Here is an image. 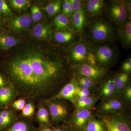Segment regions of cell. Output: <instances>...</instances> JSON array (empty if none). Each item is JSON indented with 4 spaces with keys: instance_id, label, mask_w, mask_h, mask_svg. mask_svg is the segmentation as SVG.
Segmentation results:
<instances>
[{
    "instance_id": "12",
    "label": "cell",
    "mask_w": 131,
    "mask_h": 131,
    "mask_svg": "<svg viewBox=\"0 0 131 131\" xmlns=\"http://www.w3.org/2000/svg\"><path fill=\"white\" fill-rule=\"evenodd\" d=\"M18 95L12 84H7L0 88V110L7 108Z\"/></svg>"
},
{
    "instance_id": "3",
    "label": "cell",
    "mask_w": 131,
    "mask_h": 131,
    "mask_svg": "<svg viewBox=\"0 0 131 131\" xmlns=\"http://www.w3.org/2000/svg\"><path fill=\"white\" fill-rule=\"evenodd\" d=\"M49 111L51 126L65 124L74 110V105L68 101L60 99H48L43 102Z\"/></svg>"
},
{
    "instance_id": "39",
    "label": "cell",
    "mask_w": 131,
    "mask_h": 131,
    "mask_svg": "<svg viewBox=\"0 0 131 131\" xmlns=\"http://www.w3.org/2000/svg\"><path fill=\"white\" fill-rule=\"evenodd\" d=\"M37 131H53L51 126L47 125H39L38 128H37Z\"/></svg>"
},
{
    "instance_id": "8",
    "label": "cell",
    "mask_w": 131,
    "mask_h": 131,
    "mask_svg": "<svg viewBox=\"0 0 131 131\" xmlns=\"http://www.w3.org/2000/svg\"><path fill=\"white\" fill-rule=\"evenodd\" d=\"M106 14L109 20L117 25H121L128 20L129 15L124 2L110 1L107 7Z\"/></svg>"
},
{
    "instance_id": "21",
    "label": "cell",
    "mask_w": 131,
    "mask_h": 131,
    "mask_svg": "<svg viewBox=\"0 0 131 131\" xmlns=\"http://www.w3.org/2000/svg\"><path fill=\"white\" fill-rule=\"evenodd\" d=\"M52 32L53 31L50 26L43 23L36 25L32 30L34 36L40 39H46L50 38Z\"/></svg>"
},
{
    "instance_id": "31",
    "label": "cell",
    "mask_w": 131,
    "mask_h": 131,
    "mask_svg": "<svg viewBox=\"0 0 131 131\" xmlns=\"http://www.w3.org/2000/svg\"><path fill=\"white\" fill-rule=\"evenodd\" d=\"M35 106L31 101L26 104L22 110L21 115L25 117H30L32 116L35 112Z\"/></svg>"
},
{
    "instance_id": "2",
    "label": "cell",
    "mask_w": 131,
    "mask_h": 131,
    "mask_svg": "<svg viewBox=\"0 0 131 131\" xmlns=\"http://www.w3.org/2000/svg\"><path fill=\"white\" fill-rule=\"evenodd\" d=\"M114 24L102 18L88 22L84 31L87 38L86 40L92 44L113 42L117 39L118 28Z\"/></svg>"
},
{
    "instance_id": "43",
    "label": "cell",
    "mask_w": 131,
    "mask_h": 131,
    "mask_svg": "<svg viewBox=\"0 0 131 131\" xmlns=\"http://www.w3.org/2000/svg\"><path fill=\"white\" fill-rule=\"evenodd\" d=\"M51 127L53 131H64L60 125L51 126Z\"/></svg>"
},
{
    "instance_id": "16",
    "label": "cell",
    "mask_w": 131,
    "mask_h": 131,
    "mask_svg": "<svg viewBox=\"0 0 131 131\" xmlns=\"http://www.w3.org/2000/svg\"><path fill=\"white\" fill-rule=\"evenodd\" d=\"M31 22V18L30 15H23L11 20L9 21V28L15 32H20L29 27Z\"/></svg>"
},
{
    "instance_id": "34",
    "label": "cell",
    "mask_w": 131,
    "mask_h": 131,
    "mask_svg": "<svg viewBox=\"0 0 131 131\" xmlns=\"http://www.w3.org/2000/svg\"><path fill=\"white\" fill-rule=\"evenodd\" d=\"M0 14L5 17L12 14V10L5 0H0Z\"/></svg>"
},
{
    "instance_id": "24",
    "label": "cell",
    "mask_w": 131,
    "mask_h": 131,
    "mask_svg": "<svg viewBox=\"0 0 131 131\" xmlns=\"http://www.w3.org/2000/svg\"><path fill=\"white\" fill-rule=\"evenodd\" d=\"M31 122L26 120L17 121L5 131H36Z\"/></svg>"
},
{
    "instance_id": "10",
    "label": "cell",
    "mask_w": 131,
    "mask_h": 131,
    "mask_svg": "<svg viewBox=\"0 0 131 131\" xmlns=\"http://www.w3.org/2000/svg\"><path fill=\"white\" fill-rule=\"evenodd\" d=\"M94 116L91 110L75 109L68 122L64 124L71 127L82 130L89 121Z\"/></svg>"
},
{
    "instance_id": "26",
    "label": "cell",
    "mask_w": 131,
    "mask_h": 131,
    "mask_svg": "<svg viewBox=\"0 0 131 131\" xmlns=\"http://www.w3.org/2000/svg\"><path fill=\"white\" fill-rule=\"evenodd\" d=\"M18 43L13 37L4 34H0V48L7 50L16 45Z\"/></svg>"
},
{
    "instance_id": "22",
    "label": "cell",
    "mask_w": 131,
    "mask_h": 131,
    "mask_svg": "<svg viewBox=\"0 0 131 131\" xmlns=\"http://www.w3.org/2000/svg\"><path fill=\"white\" fill-rule=\"evenodd\" d=\"M100 99L98 95H94L84 99H77L75 105V109L91 110Z\"/></svg>"
},
{
    "instance_id": "25",
    "label": "cell",
    "mask_w": 131,
    "mask_h": 131,
    "mask_svg": "<svg viewBox=\"0 0 131 131\" xmlns=\"http://www.w3.org/2000/svg\"><path fill=\"white\" fill-rule=\"evenodd\" d=\"M36 120L39 125H47L51 126L49 111L43 103H40L38 107L36 114Z\"/></svg>"
},
{
    "instance_id": "11",
    "label": "cell",
    "mask_w": 131,
    "mask_h": 131,
    "mask_svg": "<svg viewBox=\"0 0 131 131\" xmlns=\"http://www.w3.org/2000/svg\"><path fill=\"white\" fill-rule=\"evenodd\" d=\"M126 105L119 98H113L102 101L97 110L99 115L125 113Z\"/></svg>"
},
{
    "instance_id": "23",
    "label": "cell",
    "mask_w": 131,
    "mask_h": 131,
    "mask_svg": "<svg viewBox=\"0 0 131 131\" xmlns=\"http://www.w3.org/2000/svg\"><path fill=\"white\" fill-rule=\"evenodd\" d=\"M83 131H107L105 124L100 119L93 116L89 121L82 130Z\"/></svg>"
},
{
    "instance_id": "15",
    "label": "cell",
    "mask_w": 131,
    "mask_h": 131,
    "mask_svg": "<svg viewBox=\"0 0 131 131\" xmlns=\"http://www.w3.org/2000/svg\"><path fill=\"white\" fill-rule=\"evenodd\" d=\"M18 121L14 111L11 108L0 110V131H5Z\"/></svg>"
},
{
    "instance_id": "35",
    "label": "cell",
    "mask_w": 131,
    "mask_h": 131,
    "mask_svg": "<svg viewBox=\"0 0 131 131\" xmlns=\"http://www.w3.org/2000/svg\"><path fill=\"white\" fill-rule=\"evenodd\" d=\"M76 94L77 99H84L88 96L94 95L88 90L81 88L79 86L77 89Z\"/></svg>"
},
{
    "instance_id": "33",
    "label": "cell",
    "mask_w": 131,
    "mask_h": 131,
    "mask_svg": "<svg viewBox=\"0 0 131 131\" xmlns=\"http://www.w3.org/2000/svg\"><path fill=\"white\" fill-rule=\"evenodd\" d=\"M31 15L32 20L34 22L39 21L43 17V14L40 8L37 6L32 7L31 8Z\"/></svg>"
},
{
    "instance_id": "18",
    "label": "cell",
    "mask_w": 131,
    "mask_h": 131,
    "mask_svg": "<svg viewBox=\"0 0 131 131\" xmlns=\"http://www.w3.org/2000/svg\"><path fill=\"white\" fill-rule=\"evenodd\" d=\"M54 38L57 42L62 43H70L71 45L80 40V35L76 31L68 30L57 31L54 34Z\"/></svg>"
},
{
    "instance_id": "38",
    "label": "cell",
    "mask_w": 131,
    "mask_h": 131,
    "mask_svg": "<svg viewBox=\"0 0 131 131\" xmlns=\"http://www.w3.org/2000/svg\"><path fill=\"white\" fill-rule=\"evenodd\" d=\"M69 1L72 7L73 14L79 11L82 7L81 1H80V0H69Z\"/></svg>"
},
{
    "instance_id": "42",
    "label": "cell",
    "mask_w": 131,
    "mask_h": 131,
    "mask_svg": "<svg viewBox=\"0 0 131 131\" xmlns=\"http://www.w3.org/2000/svg\"><path fill=\"white\" fill-rule=\"evenodd\" d=\"M124 5L126 8L129 15L131 14V1H126L124 2Z\"/></svg>"
},
{
    "instance_id": "45",
    "label": "cell",
    "mask_w": 131,
    "mask_h": 131,
    "mask_svg": "<svg viewBox=\"0 0 131 131\" xmlns=\"http://www.w3.org/2000/svg\"><path fill=\"white\" fill-rule=\"evenodd\" d=\"M2 21L1 19H0V29L2 27Z\"/></svg>"
},
{
    "instance_id": "14",
    "label": "cell",
    "mask_w": 131,
    "mask_h": 131,
    "mask_svg": "<svg viewBox=\"0 0 131 131\" xmlns=\"http://www.w3.org/2000/svg\"><path fill=\"white\" fill-rule=\"evenodd\" d=\"M115 89L114 75L111 76L103 82L99 89L97 95L102 101L114 98Z\"/></svg>"
},
{
    "instance_id": "41",
    "label": "cell",
    "mask_w": 131,
    "mask_h": 131,
    "mask_svg": "<svg viewBox=\"0 0 131 131\" xmlns=\"http://www.w3.org/2000/svg\"><path fill=\"white\" fill-rule=\"evenodd\" d=\"M69 0H65L63 4L62 14L66 16L68 10Z\"/></svg>"
},
{
    "instance_id": "17",
    "label": "cell",
    "mask_w": 131,
    "mask_h": 131,
    "mask_svg": "<svg viewBox=\"0 0 131 131\" xmlns=\"http://www.w3.org/2000/svg\"><path fill=\"white\" fill-rule=\"evenodd\" d=\"M71 16L73 27L80 35L84 31L88 23L84 7H82L80 10L73 13Z\"/></svg>"
},
{
    "instance_id": "29",
    "label": "cell",
    "mask_w": 131,
    "mask_h": 131,
    "mask_svg": "<svg viewBox=\"0 0 131 131\" xmlns=\"http://www.w3.org/2000/svg\"><path fill=\"white\" fill-rule=\"evenodd\" d=\"M61 5L62 1H55L46 7L45 9L49 16H54L61 12Z\"/></svg>"
},
{
    "instance_id": "7",
    "label": "cell",
    "mask_w": 131,
    "mask_h": 131,
    "mask_svg": "<svg viewBox=\"0 0 131 131\" xmlns=\"http://www.w3.org/2000/svg\"><path fill=\"white\" fill-rule=\"evenodd\" d=\"M107 131H131L130 121L125 113L99 115Z\"/></svg>"
},
{
    "instance_id": "37",
    "label": "cell",
    "mask_w": 131,
    "mask_h": 131,
    "mask_svg": "<svg viewBox=\"0 0 131 131\" xmlns=\"http://www.w3.org/2000/svg\"><path fill=\"white\" fill-rule=\"evenodd\" d=\"M121 72L130 73L131 71V58L130 57L122 63Z\"/></svg>"
},
{
    "instance_id": "44",
    "label": "cell",
    "mask_w": 131,
    "mask_h": 131,
    "mask_svg": "<svg viewBox=\"0 0 131 131\" xmlns=\"http://www.w3.org/2000/svg\"><path fill=\"white\" fill-rule=\"evenodd\" d=\"M7 84V83H6L4 78L0 73V88L4 86Z\"/></svg>"
},
{
    "instance_id": "40",
    "label": "cell",
    "mask_w": 131,
    "mask_h": 131,
    "mask_svg": "<svg viewBox=\"0 0 131 131\" xmlns=\"http://www.w3.org/2000/svg\"><path fill=\"white\" fill-rule=\"evenodd\" d=\"M61 126L64 131H83L82 130H80V129H77L75 128L71 127L68 126L64 124H62V125H61Z\"/></svg>"
},
{
    "instance_id": "5",
    "label": "cell",
    "mask_w": 131,
    "mask_h": 131,
    "mask_svg": "<svg viewBox=\"0 0 131 131\" xmlns=\"http://www.w3.org/2000/svg\"><path fill=\"white\" fill-rule=\"evenodd\" d=\"M92 43L80 39L71 45L68 50V60L72 67L86 62Z\"/></svg>"
},
{
    "instance_id": "20",
    "label": "cell",
    "mask_w": 131,
    "mask_h": 131,
    "mask_svg": "<svg viewBox=\"0 0 131 131\" xmlns=\"http://www.w3.org/2000/svg\"><path fill=\"white\" fill-rule=\"evenodd\" d=\"M130 73L121 72L115 75V89L114 98H119L124 89L129 82Z\"/></svg>"
},
{
    "instance_id": "36",
    "label": "cell",
    "mask_w": 131,
    "mask_h": 131,
    "mask_svg": "<svg viewBox=\"0 0 131 131\" xmlns=\"http://www.w3.org/2000/svg\"><path fill=\"white\" fill-rule=\"evenodd\" d=\"M25 99L20 98L15 100L11 104L12 107L15 110H22L26 105Z\"/></svg>"
},
{
    "instance_id": "6",
    "label": "cell",
    "mask_w": 131,
    "mask_h": 131,
    "mask_svg": "<svg viewBox=\"0 0 131 131\" xmlns=\"http://www.w3.org/2000/svg\"><path fill=\"white\" fill-rule=\"evenodd\" d=\"M74 77L89 78L98 83L106 76L108 70L97 65L86 62L73 68Z\"/></svg>"
},
{
    "instance_id": "32",
    "label": "cell",
    "mask_w": 131,
    "mask_h": 131,
    "mask_svg": "<svg viewBox=\"0 0 131 131\" xmlns=\"http://www.w3.org/2000/svg\"><path fill=\"white\" fill-rule=\"evenodd\" d=\"M120 99L125 104L130 103L131 102V85L130 83L127 84L124 91Z\"/></svg>"
},
{
    "instance_id": "19",
    "label": "cell",
    "mask_w": 131,
    "mask_h": 131,
    "mask_svg": "<svg viewBox=\"0 0 131 131\" xmlns=\"http://www.w3.org/2000/svg\"><path fill=\"white\" fill-rule=\"evenodd\" d=\"M105 6L103 0H89L87 1L84 8L86 15L90 17H95L100 15Z\"/></svg>"
},
{
    "instance_id": "28",
    "label": "cell",
    "mask_w": 131,
    "mask_h": 131,
    "mask_svg": "<svg viewBox=\"0 0 131 131\" xmlns=\"http://www.w3.org/2000/svg\"><path fill=\"white\" fill-rule=\"evenodd\" d=\"M54 24L56 27L61 30L69 29L70 21L69 18L62 14L58 15L55 17L54 19Z\"/></svg>"
},
{
    "instance_id": "30",
    "label": "cell",
    "mask_w": 131,
    "mask_h": 131,
    "mask_svg": "<svg viewBox=\"0 0 131 131\" xmlns=\"http://www.w3.org/2000/svg\"><path fill=\"white\" fill-rule=\"evenodd\" d=\"M8 2L14 9L18 10L26 9L30 3V2L28 0H10Z\"/></svg>"
},
{
    "instance_id": "13",
    "label": "cell",
    "mask_w": 131,
    "mask_h": 131,
    "mask_svg": "<svg viewBox=\"0 0 131 131\" xmlns=\"http://www.w3.org/2000/svg\"><path fill=\"white\" fill-rule=\"evenodd\" d=\"M117 38L119 40L123 47L129 49L131 46V21L129 19L117 28Z\"/></svg>"
},
{
    "instance_id": "4",
    "label": "cell",
    "mask_w": 131,
    "mask_h": 131,
    "mask_svg": "<svg viewBox=\"0 0 131 131\" xmlns=\"http://www.w3.org/2000/svg\"><path fill=\"white\" fill-rule=\"evenodd\" d=\"M109 42L92 44L91 50L96 65L107 70L114 65L118 57V50Z\"/></svg>"
},
{
    "instance_id": "1",
    "label": "cell",
    "mask_w": 131,
    "mask_h": 131,
    "mask_svg": "<svg viewBox=\"0 0 131 131\" xmlns=\"http://www.w3.org/2000/svg\"><path fill=\"white\" fill-rule=\"evenodd\" d=\"M7 69L18 95L31 100L54 96L74 75L67 57L54 50L18 56Z\"/></svg>"
},
{
    "instance_id": "46",
    "label": "cell",
    "mask_w": 131,
    "mask_h": 131,
    "mask_svg": "<svg viewBox=\"0 0 131 131\" xmlns=\"http://www.w3.org/2000/svg\"></svg>"
},
{
    "instance_id": "9",
    "label": "cell",
    "mask_w": 131,
    "mask_h": 131,
    "mask_svg": "<svg viewBox=\"0 0 131 131\" xmlns=\"http://www.w3.org/2000/svg\"><path fill=\"white\" fill-rule=\"evenodd\" d=\"M78 86V81L74 77L62 87L55 95L49 98L62 99L68 101L75 106L77 100L76 93Z\"/></svg>"
},
{
    "instance_id": "27",
    "label": "cell",
    "mask_w": 131,
    "mask_h": 131,
    "mask_svg": "<svg viewBox=\"0 0 131 131\" xmlns=\"http://www.w3.org/2000/svg\"><path fill=\"white\" fill-rule=\"evenodd\" d=\"M75 78L78 81L79 86L81 88L88 90H89L92 94H94V93L96 91L97 84L98 83L91 79L87 78L84 77Z\"/></svg>"
}]
</instances>
